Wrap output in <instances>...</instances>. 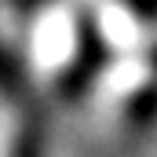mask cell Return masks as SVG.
Segmentation results:
<instances>
[{
    "label": "cell",
    "mask_w": 157,
    "mask_h": 157,
    "mask_svg": "<svg viewBox=\"0 0 157 157\" xmlns=\"http://www.w3.org/2000/svg\"><path fill=\"white\" fill-rule=\"evenodd\" d=\"M150 66H154V70H157V48H154V51H150Z\"/></svg>",
    "instance_id": "cell-3"
},
{
    "label": "cell",
    "mask_w": 157,
    "mask_h": 157,
    "mask_svg": "<svg viewBox=\"0 0 157 157\" xmlns=\"http://www.w3.org/2000/svg\"><path fill=\"white\" fill-rule=\"evenodd\" d=\"M124 4H128L143 22H146V18H157V0H124Z\"/></svg>",
    "instance_id": "cell-1"
},
{
    "label": "cell",
    "mask_w": 157,
    "mask_h": 157,
    "mask_svg": "<svg viewBox=\"0 0 157 157\" xmlns=\"http://www.w3.org/2000/svg\"><path fill=\"white\" fill-rule=\"evenodd\" d=\"M15 7H37V4H44V0H11Z\"/></svg>",
    "instance_id": "cell-2"
}]
</instances>
